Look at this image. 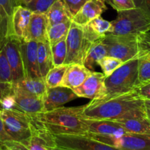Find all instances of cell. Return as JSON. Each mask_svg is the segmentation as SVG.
I'll list each match as a JSON object with an SVG mask.
<instances>
[{
    "instance_id": "obj_11",
    "label": "cell",
    "mask_w": 150,
    "mask_h": 150,
    "mask_svg": "<svg viewBox=\"0 0 150 150\" xmlns=\"http://www.w3.org/2000/svg\"><path fill=\"white\" fill-rule=\"evenodd\" d=\"M105 78L103 73L92 71L84 82L73 91L79 98L100 99L105 94Z\"/></svg>"
},
{
    "instance_id": "obj_1",
    "label": "cell",
    "mask_w": 150,
    "mask_h": 150,
    "mask_svg": "<svg viewBox=\"0 0 150 150\" xmlns=\"http://www.w3.org/2000/svg\"><path fill=\"white\" fill-rule=\"evenodd\" d=\"M146 117L144 100L136 90L92 100L83 106L82 117L88 120H117Z\"/></svg>"
},
{
    "instance_id": "obj_9",
    "label": "cell",
    "mask_w": 150,
    "mask_h": 150,
    "mask_svg": "<svg viewBox=\"0 0 150 150\" xmlns=\"http://www.w3.org/2000/svg\"><path fill=\"white\" fill-rule=\"evenodd\" d=\"M56 146L72 150H121L86 135H54Z\"/></svg>"
},
{
    "instance_id": "obj_30",
    "label": "cell",
    "mask_w": 150,
    "mask_h": 150,
    "mask_svg": "<svg viewBox=\"0 0 150 150\" xmlns=\"http://www.w3.org/2000/svg\"><path fill=\"white\" fill-rule=\"evenodd\" d=\"M51 50L54 67L64 64L67 57L66 38L59 41L53 45H51Z\"/></svg>"
},
{
    "instance_id": "obj_31",
    "label": "cell",
    "mask_w": 150,
    "mask_h": 150,
    "mask_svg": "<svg viewBox=\"0 0 150 150\" xmlns=\"http://www.w3.org/2000/svg\"><path fill=\"white\" fill-rule=\"evenodd\" d=\"M123 63L124 62L119 59L107 55L100 61L98 65L100 67L105 77H107L120 67Z\"/></svg>"
},
{
    "instance_id": "obj_5",
    "label": "cell",
    "mask_w": 150,
    "mask_h": 150,
    "mask_svg": "<svg viewBox=\"0 0 150 150\" xmlns=\"http://www.w3.org/2000/svg\"><path fill=\"white\" fill-rule=\"evenodd\" d=\"M112 23L113 35H141L150 32V16L138 7L117 12Z\"/></svg>"
},
{
    "instance_id": "obj_37",
    "label": "cell",
    "mask_w": 150,
    "mask_h": 150,
    "mask_svg": "<svg viewBox=\"0 0 150 150\" xmlns=\"http://www.w3.org/2000/svg\"><path fill=\"white\" fill-rule=\"evenodd\" d=\"M135 90L137 92L138 95L144 100H150V81L137 85L135 88Z\"/></svg>"
},
{
    "instance_id": "obj_13",
    "label": "cell",
    "mask_w": 150,
    "mask_h": 150,
    "mask_svg": "<svg viewBox=\"0 0 150 150\" xmlns=\"http://www.w3.org/2000/svg\"><path fill=\"white\" fill-rule=\"evenodd\" d=\"M13 94L16 100V110L28 114H36L43 111V99L35 96L13 83Z\"/></svg>"
},
{
    "instance_id": "obj_6",
    "label": "cell",
    "mask_w": 150,
    "mask_h": 150,
    "mask_svg": "<svg viewBox=\"0 0 150 150\" xmlns=\"http://www.w3.org/2000/svg\"><path fill=\"white\" fill-rule=\"evenodd\" d=\"M0 118L13 142L23 143L32 137L35 125L31 115L16 109L0 110Z\"/></svg>"
},
{
    "instance_id": "obj_34",
    "label": "cell",
    "mask_w": 150,
    "mask_h": 150,
    "mask_svg": "<svg viewBox=\"0 0 150 150\" xmlns=\"http://www.w3.org/2000/svg\"><path fill=\"white\" fill-rule=\"evenodd\" d=\"M111 1V6L119 11L130 10L136 7L133 0H110Z\"/></svg>"
},
{
    "instance_id": "obj_42",
    "label": "cell",
    "mask_w": 150,
    "mask_h": 150,
    "mask_svg": "<svg viewBox=\"0 0 150 150\" xmlns=\"http://www.w3.org/2000/svg\"><path fill=\"white\" fill-rule=\"evenodd\" d=\"M30 1L31 0H16V4H17V6L21 5L25 7Z\"/></svg>"
},
{
    "instance_id": "obj_4",
    "label": "cell",
    "mask_w": 150,
    "mask_h": 150,
    "mask_svg": "<svg viewBox=\"0 0 150 150\" xmlns=\"http://www.w3.org/2000/svg\"><path fill=\"white\" fill-rule=\"evenodd\" d=\"M139 84L138 59L124 62L110 76L105 78V97L130 92Z\"/></svg>"
},
{
    "instance_id": "obj_36",
    "label": "cell",
    "mask_w": 150,
    "mask_h": 150,
    "mask_svg": "<svg viewBox=\"0 0 150 150\" xmlns=\"http://www.w3.org/2000/svg\"><path fill=\"white\" fill-rule=\"evenodd\" d=\"M0 106L1 110L16 109V104L13 94H8L0 98Z\"/></svg>"
},
{
    "instance_id": "obj_8",
    "label": "cell",
    "mask_w": 150,
    "mask_h": 150,
    "mask_svg": "<svg viewBox=\"0 0 150 150\" xmlns=\"http://www.w3.org/2000/svg\"><path fill=\"white\" fill-rule=\"evenodd\" d=\"M86 136L121 150H150V134L125 133L120 136L86 133Z\"/></svg>"
},
{
    "instance_id": "obj_26",
    "label": "cell",
    "mask_w": 150,
    "mask_h": 150,
    "mask_svg": "<svg viewBox=\"0 0 150 150\" xmlns=\"http://www.w3.org/2000/svg\"><path fill=\"white\" fill-rule=\"evenodd\" d=\"M48 26L55 23L72 20L71 16L62 0H57L51 5L46 13Z\"/></svg>"
},
{
    "instance_id": "obj_22",
    "label": "cell",
    "mask_w": 150,
    "mask_h": 150,
    "mask_svg": "<svg viewBox=\"0 0 150 150\" xmlns=\"http://www.w3.org/2000/svg\"><path fill=\"white\" fill-rule=\"evenodd\" d=\"M127 133L133 134H150V120L147 116L137 118L122 119L114 120Z\"/></svg>"
},
{
    "instance_id": "obj_10",
    "label": "cell",
    "mask_w": 150,
    "mask_h": 150,
    "mask_svg": "<svg viewBox=\"0 0 150 150\" xmlns=\"http://www.w3.org/2000/svg\"><path fill=\"white\" fill-rule=\"evenodd\" d=\"M21 40L12 35L6 37L4 42V51L10 66L13 83L25 77L20 47Z\"/></svg>"
},
{
    "instance_id": "obj_28",
    "label": "cell",
    "mask_w": 150,
    "mask_h": 150,
    "mask_svg": "<svg viewBox=\"0 0 150 150\" xmlns=\"http://www.w3.org/2000/svg\"><path fill=\"white\" fill-rule=\"evenodd\" d=\"M68 65H62L54 67L51 68L44 78L47 88H53L57 86H62L63 78L67 70Z\"/></svg>"
},
{
    "instance_id": "obj_14",
    "label": "cell",
    "mask_w": 150,
    "mask_h": 150,
    "mask_svg": "<svg viewBox=\"0 0 150 150\" xmlns=\"http://www.w3.org/2000/svg\"><path fill=\"white\" fill-rule=\"evenodd\" d=\"M79 97L72 89L65 86L47 88L43 97V111L55 109Z\"/></svg>"
},
{
    "instance_id": "obj_45",
    "label": "cell",
    "mask_w": 150,
    "mask_h": 150,
    "mask_svg": "<svg viewBox=\"0 0 150 150\" xmlns=\"http://www.w3.org/2000/svg\"><path fill=\"white\" fill-rule=\"evenodd\" d=\"M144 105H145V107H146V108L150 110V100H144Z\"/></svg>"
},
{
    "instance_id": "obj_24",
    "label": "cell",
    "mask_w": 150,
    "mask_h": 150,
    "mask_svg": "<svg viewBox=\"0 0 150 150\" xmlns=\"http://www.w3.org/2000/svg\"><path fill=\"white\" fill-rule=\"evenodd\" d=\"M105 56H107V50L101 38L92 44L84 59L83 65L92 71Z\"/></svg>"
},
{
    "instance_id": "obj_18",
    "label": "cell",
    "mask_w": 150,
    "mask_h": 150,
    "mask_svg": "<svg viewBox=\"0 0 150 150\" xmlns=\"http://www.w3.org/2000/svg\"><path fill=\"white\" fill-rule=\"evenodd\" d=\"M103 0H88L72 18V21L80 26H85L95 18L101 16L107 10Z\"/></svg>"
},
{
    "instance_id": "obj_46",
    "label": "cell",
    "mask_w": 150,
    "mask_h": 150,
    "mask_svg": "<svg viewBox=\"0 0 150 150\" xmlns=\"http://www.w3.org/2000/svg\"><path fill=\"white\" fill-rule=\"evenodd\" d=\"M146 116H147L148 119L150 120V110L147 109V108H146Z\"/></svg>"
},
{
    "instance_id": "obj_12",
    "label": "cell",
    "mask_w": 150,
    "mask_h": 150,
    "mask_svg": "<svg viewBox=\"0 0 150 150\" xmlns=\"http://www.w3.org/2000/svg\"><path fill=\"white\" fill-rule=\"evenodd\" d=\"M38 42L36 41L21 40V52L25 77H41L38 67Z\"/></svg>"
},
{
    "instance_id": "obj_39",
    "label": "cell",
    "mask_w": 150,
    "mask_h": 150,
    "mask_svg": "<svg viewBox=\"0 0 150 150\" xmlns=\"http://www.w3.org/2000/svg\"><path fill=\"white\" fill-rule=\"evenodd\" d=\"M136 7L140 8L150 16V0H133Z\"/></svg>"
},
{
    "instance_id": "obj_43",
    "label": "cell",
    "mask_w": 150,
    "mask_h": 150,
    "mask_svg": "<svg viewBox=\"0 0 150 150\" xmlns=\"http://www.w3.org/2000/svg\"><path fill=\"white\" fill-rule=\"evenodd\" d=\"M1 147L3 148V149L4 150H16L14 149V148L12 146H10V144H9L8 143H4V144H2V146H1Z\"/></svg>"
},
{
    "instance_id": "obj_38",
    "label": "cell",
    "mask_w": 150,
    "mask_h": 150,
    "mask_svg": "<svg viewBox=\"0 0 150 150\" xmlns=\"http://www.w3.org/2000/svg\"><path fill=\"white\" fill-rule=\"evenodd\" d=\"M11 141H13V139H11V137L6 132L2 120L0 118V146H1L4 143L11 142Z\"/></svg>"
},
{
    "instance_id": "obj_3",
    "label": "cell",
    "mask_w": 150,
    "mask_h": 150,
    "mask_svg": "<svg viewBox=\"0 0 150 150\" xmlns=\"http://www.w3.org/2000/svg\"><path fill=\"white\" fill-rule=\"evenodd\" d=\"M107 55L119 59L123 62L138 59L150 50V34L113 35L107 34L102 38Z\"/></svg>"
},
{
    "instance_id": "obj_15",
    "label": "cell",
    "mask_w": 150,
    "mask_h": 150,
    "mask_svg": "<svg viewBox=\"0 0 150 150\" xmlns=\"http://www.w3.org/2000/svg\"><path fill=\"white\" fill-rule=\"evenodd\" d=\"M32 12L23 6H16L9 23L7 35H12L19 40L24 39Z\"/></svg>"
},
{
    "instance_id": "obj_41",
    "label": "cell",
    "mask_w": 150,
    "mask_h": 150,
    "mask_svg": "<svg viewBox=\"0 0 150 150\" xmlns=\"http://www.w3.org/2000/svg\"><path fill=\"white\" fill-rule=\"evenodd\" d=\"M7 143H8L10 146H13L16 150H29L26 146H23L22 144L18 143V142L11 141V142H7Z\"/></svg>"
},
{
    "instance_id": "obj_40",
    "label": "cell",
    "mask_w": 150,
    "mask_h": 150,
    "mask_svg": "<svg viewBox=\"0 0 150 150\" xmlns=\"http://www.w3.org/2000/svg\"><path fill=\"white\" fill-rule=\"evenodd\" d=\"M7 35V23L0 13V40H4Z\"/></svg>"
},
{
    "instance_id": "obj_32",
    "label": "cell",
    "mask_w": 150,
    "mask_h": 150,
    "mask_svg": "<svg viewBox=\"0 0 150 150\" xmlns=\"http://www.w3.org/2000/svg\"><path fill=\"white\" fill-rule=\"evenodd\" d=\"M57 0H31L25 7L32 13L46 14L48 10Z\"/></svg>"
},
{
    "instance_id": "obj_19",
    "label": "cell",
    "mask_w": 150,
    "mask_h": 150,
    "mask_svg": "<svg viewBox=\"0 0 150 150\" xmlns=\"http://www.w3.org/2000/svg\"><path fill=\"white\" fill-rule=\"evenodd\" d=\"M92 73L87 67L81 64H73L68 65L63 78L62 86H65L73 90L80 86L86 78Z\"/></svg>"
},
{
    "instance_id": "obj_29",
    "label": "cell",
    "mask_w": 150,
    "mask_h": 150,
    "mask_svg": "<svg viewBox=\"0 0 150 150\" xmlns=\"http://www.w3.org/2000/svg\"><path fill=\"white\" fill-rule=\"evenodd\" d=\"M138 80L139 84L150 81V50L138 58Z\"/></svg>"
},
{
    "instance_id": "obj_48",
    "label": "cell",
    "mask_w": 150,
    "mask_h": 150,
    "mask_svg": "<svg viewBox=\"0 0 150 150\" xmlns=\"http://www.w3.org/2000/svg\"><path fill=\"white\" fill-rule=\"evenodd\" d=\"M0 150H4V149H3V148H2V147H1V146H0Z\"/></svg>"
},
{
    "instance_id": "obj_17",
    "label": "cell",
    "mask_w": 150,
    "mask_h": 150,
    "mask_svg": "<svg viewBox=\"0 0 150 150\" xmlns=\"http://www.w3.org/2000/svg\"><path fill=\"white\" fill-rule=\"evenodd\" d=\"M84 122L86 133L111 136H120L127 133L114 120L84 119Z\"/></svg>"
},
{
    "instance_id": "obj_33",
    "label": "cell",
    "mask_w": 150,
    "mask_h": 150,
    "mask_svg": "<svg viewBox=\"0 0 150 150\" xmlns=\"http://www.w3.org/2000/svg\"><path fill=\"white\" fill-rule=\"evenodd\" d=\"M16 6V0H0V13L4 20L7 23V32L10 18Z\"/></svg>"
},
{
    "instance_id": "obj_25",
    "label": "cell",
    "mask_w": 150,
    "mask_h": 150,
    "mask_svg": "<svg viewBox=\"0 0 150 150\" xmlns=\"http://www.w3.org/2000/svg\"><path fill=\"white\" fill-rule=\"evenodd\" d=\"M38 62L40 76L44 79L48 72L54 67L51 45L48 41L38 42Z\"/></svg>"
},
{
    "instance_id": "obj_44",
    "label": "cell",
    "mask_w": 150,
    "mask_h": 150,
    "mask_svg": "<svg viewBox=\"0 0 150 150\" xmlns=\"http://www.w3.org/2000/svg\"><path fill=\"white\" fill-rule=\"evenodd\" d=\"M48 150H72L68 149H64V148L58 147V146H55V147H48Z\"/></svg>"
},
{
    "instance_id": "obj_2",
    "label": "cell",
    "mask_w": 150,
    "mask_h": 150,
    "mask_svg": "<svg viewBox=\"0 0 150 150\" xmlns=\"http://www.w3.org/2000/svg\"><path fill=\"white\" fill-rule=\"evenodd\" d=\"M83 106H61L30 115L37 124L52 135H84L86 128L82 117Z\"/></svg>"
},
{
    "instance_id": "obj_49",
    "label": "cell",
    "mask_w": 150,
    "mask_h": 150,
    "mask_svg": "<svg viewBox=\"0 0 150 150\" xmlns=\"http://www.w3.org/2000/svg\"><path fill=\"white\" fill-rule=\"evenodd\" d=\"M0 110H1V106H0Z\"/></svg>"
},
{
    "instance_id": "obj_47",
    "label": "cell",
    "mask_w": 150,
    "mask_h": 150,
    "mask_svg": "<svg viewBox=\"0 0 150 150\" xmlns=\"http://www.w3.org/2000/svg\"><path fill=\"white\" fill-rule=\"evenodd\" d=\"M103 1H105V3H107V4H108L111 5V1H110V0H103Z\"/></svg>"
},
{
    "instance_id": "obj_23",
    "label": "cell",
    "mask_w": 150,
    "mask_h": 150,
    "mask_svg": "<svg viewBox=\"0 0 150 150\" xmlns=\"http://www.w3.org/2000/svg\"><path fill=\"white\" fill-rule=\"evenodd\" d=\"M13 83L17 87L21 88L29 93L42 99L47 90L45 82L42 77H24L18 81Z\"/></svg>"
},
{
    "instance_id": "obj_16",
    "label": "cell",
    "mask_w": 150,
    "mask_h": 150,
    "mask_svg": "<svg viewBox=\"0 0 150 150\" xmlns=\"http://www.w3.org/2000/svg\"><path fill=\"white\" fill-rule=\"evenodd\" d=\"M48 27L46 14L32 13L23 40L38 42L48 41Z\"/></svg>"
},
{
    "instance_id": "obj_27",
    "label": "cell",
    "mask_w": 150,
    "mask_h": 150,
    "mask_svg": "<svg viewBox=\"0 0 150 150\" xmlns=\"http://www.w3.org/2000/svg\"><path fill=\"white\" fill-rule=\"evenodd\" d=\"M71 22L72 20H68L48 26V40L50 45H53L59 41L66 38Z\"/></svg>"
},
{
    "instance_id": "obj_35",
    "label": "cell",
    "mask_w": 150,
    "mask_h": 150,
    "mask_svg": "<svg viewBox=\"0 0 150 150\" xmlns=\"http://www.w3.org/2000/svg\"><path fill=\"white\" fill-rule=\"evenodd\" d=\"M71 16H74L88 0H62Z\"/></svg>"
},
{
    "instance_id": "obj_7",
    "label": "cell",
    "mask_w": 150,
    "mask_h": 150,
    "mask_svg": "<svg viewBox=\"0 0 150 150\" xmlns=\"http://www.w3.org/2000/svg\"><path fill=\"white\" fill-rule=\"evenodd\" d=\"M92 43L85 35L83 26L72 21L66 37L67 57L64 64H83L86 54Z\"/></svg>"
},
{
    "instance_id": "obj_20",
    "label": "cell",
    "mask_w": 150,
    "mask_h": 150,
    "mask_svg": "<svg viewBox=\"0 0 150 150\" xmlns=\"http://www.w3.org/2000/svg\"><path fill=\"white\" fill-rule=\"evenodd\" d=\"M83 27L86 36L92 42L103 38L107 34L112 32V23L103 19L101 16L94 18Z\"/></svg>"
},
{
    "instance_id": "obj_21",
    "label": "cell",
    "mask_w": 150,
    "mask_h": 150,
    "mask_svg": "<svg viewBox=\"0 0 150 150\" xmlns=\"http://www.w3.org/2000/svg\"><path fill=\"white\" fill-rule=\"evenodd\" d=\"M5 38L0 40V98L13 92L11 70L3 47Z\"/></svg>"
}]
</instances>
